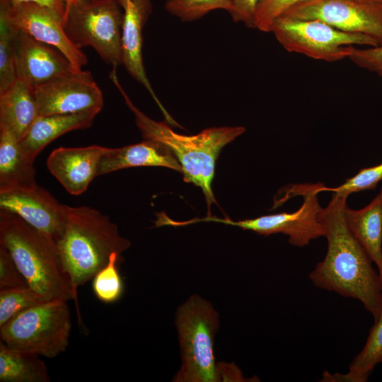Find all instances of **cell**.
Here are the masks:
<instances>
[{
	"label": "cell",
	"instance_id": "d6a6232c",
	"mask_svg": "<svg viewBox=\"0 0 382 382\" xmlns=\"http://www.w3.org/2000/svg\"><path fill=\"white\" fill-rule=\"evenodd\" d=\"M11 1L15 4L34 3L38 4L52 11L62 21L66 12L65 0H11Z\"/></svg>",
	"mask_w": 382,
	"mask_h": 382
},
{
	"label": "cell",
	"instance_id": "52a82bcc",
	"mask_svg": "<svg viewBox=\"0 0 382 382\" xmlns=\"http://www.w3.org/2000/svg\"><path fill=\"white\" fill-rule=\"evenodd\" d=\"M123 11L117 0H79L66 11L65 32L79 48L92 47L112 68L122 64Z\"/></svg>",
	"mask_w": 382,
	"mask_h": 382
},
{
	"label": "cell",
	"instance_id": "2e32d148",
	"mask_svg": "<svg viewBox=\"0 0 382 382\" xmlns=\"http://www.w3.org/2000/svg\"><path fill=\"white\" fill-rule=\"evenodd\" d=\"M123 11L122 65L150 93L167 121L172 117L163 108L149 81L142 58V30L151 12V0H117Z\"/></svg>",
	"mask_w": 382,
	"mask_h": 382
},
{
	"label": "cell",
	"instance_id": "4fadbf2b",
	"mask_svg": "<svg viewBox=\"0 0 382 382\" xmlns=\"http://www.w3.org/2000/svg\"><path fill=\"white\" fill-rule=\"evenodd\" d=\"M11 23L35 40L62 52L76 70L87 64V57L66 35L62 20L45 7L34 3L15 4L0 0Z\"/></svg>",
	"mask_w": 382,
	"mask_h": 382
},
{
	"label": "cell",
	"instance_id": "30bf717a",
	"mask_svg": "<svg viewBox=\"0 0 382 382\" xmlns=\"http://www.w3.org/2000/svg\"><path fill=\"white\" fill-rule=\"evenodd\" d=\"M281 16L318 20L345 32L370 36L382 44V5L368 0H308Z\"/></svg>",
	"mask_w": 382,
	"mask_h": 382
},
{
	"label": "cell",
	"instance_id": "cb8c5ba5",
	"mask_svg": "<svg viewBox=\"0 0 382 382\" xmlns=\"http://www.w3.org/2000/svg\"><path fill=\"white\" fill-rule=\"evenodd\" d=\"M16 28L8 18L0 6V92L16 79L15 61V37Z\"/></svg>",
	"mask_w": 382,
	"mask_h": 382
},
{
	"label": "cell",
	"instance_id": "ffe728a7",
	"mask_svg": "<svg viewBox=\"0 0 382 382\" xmlns=\"http://www.w3.org/2000/svg\"><path fill=\"white\" fill-rule=\"evenodd\" d=\"M348 228L376 265L382 282V187L365 207L354 210L345 207Z\"/></svg>",
	"mask_w": 382,
	"mask_h": 382
},
{
	"label": "cell",
	"instance_id": "6da1fadb",
	"mask_svg": "<svg viewBox=\"0 0 382 382\" xmlns=\"http://www.w3.org/2000/svg\"><path fill=\"white\" fill-rule=\"evenodd\" d=\"M347 198L333 192L328 205L318 214L328 250L309 278L319 288L360 301L376 320L382 308V282L372 260L347 226Z\"/></svg>",
	"mask_w": 382,
	"mask_h": 382
},
{
	"label": "cell",
	"instance_id": "7a4b0ae2",
	"mask_svg": "<svg viewBox=\"0 0 382 382\" xmlns=\"http://www.w3.org/2000/svg\"><path fill=\"white\" fill-rule=\"evenodd\" d=\"M110 78L134 115L143 137L168 146L181 166L184 181L202 189L210 216L211 205L216 203L212 189L216 161L221 149L242 134L245 127H212L190 136L178 134L165 123L149 118L133 104L118 80L116 69H112Z\"/></svg>",
	"mask_w": 382,
	"mask_h": 382
},
{
	"label": "cell",
	"instance_id": "9a60e30c",
	"mask_svg": "<svg viewBox=\"0 0 382 382\" xmlns=\"http://www.w3.org/2000/svg\"><path fill=\"white\" fill-rule=\"evenodd\" d=\"M108 149L98 145L59 147L50 154L47 166L69 193L79 195L98 175L100 163Z\"/></svg>",
	"mask_w": 382,
	"mask_h": 382
},
{
	"label": "cell",
	"instance_id": "8992f818",
	"mask_svg": "<svg viewBox=\"0 0 382 382\" xmlns=\"http://www.w3.org/2000/svg\"><path fill=\"white\" fill-rule=\"evenodd\" d=\"M71 330L66 301H42L0 326V338L10 348L52 359L65 352Z\"/></svg>",
	"mask_w": 382,
	"mask_h": 382
},
{
	"label": "cell",
	"instance_id": "d4e9b609",
	"mask_svg": "<svg viewBox=\"0 0 382 382\" xmlns=\"http://www.w3.org/2000/svg\"><path fill=\"white\" fill-rule=\"evenodd\" d=\"M121 255L114 252L108 263L93 277V290L100 301L111 303L119 300L123 294V282L117 268Z\"/></svg>",
	"mask_w": 382,
	"mask_h": 382
},
{
	"label": "cell",
	"instance_id": "1f68e13d",
	"mask_svg": "<svg viewBox=\"0 0 382 382\" xmlns=\"http://www.w3.org/2000/svg\"><path fill=\"white\" fill-rule=\"evenodd\" d=\"M262 0H232L230 12L235 22H242L248 27L253 28V18L256 8Z\"/></svg>",
	"mask_w": 382,
	"mask_h": 382
},
{
	"label": "cell",
	"instance_id": "7c38bea8",
	"mask_svg": "<svg viewBox=\"0 0 382 382\" xmlns=\"http://www.w3.org/2000/svg\"><path fill=\"white\" fill-rule=\"evenodd\" d=\"M0 211L18 215L56 244L64 233L67 218V205L37 184L0 189Z\"/></svg>",
	"mask_w": 382,
	"mask_h": 382
},
{
	"label": "cell",
	"instance_id": "484cf974",
	"mask_svg": "<svg viewBox=\"0 0 382 382\" xmlns=\"http://www.w3.org/2000/svg\"><path fill=\"white\" fill-rule=\"evenodd\" d=\"M164 8L183 21H193L214 10L222 9L230 13L232 0H167Z\"/></svg>",
	"mask_w": 382,
	"mask_h": 382
},
{
	"label": "cell",
	"instance_id": "44dd1931",
	"mask_svg": "<svg viewBox=\"0 0 382 382\" xmlns=\"http://www.w3.org/2000/svg\"><path fill=\"white\" fill-rule=\"evenodd\" d=\"M33 162L15 134L0 127V189L36 185Z\"/></svg>",
	"mask_w": 382,
	"mask_h": 382
},
{
	"label": "cell",
	"instance_id": "f546056e",
	"mask_svg": "<svg viewBox=\"0 0 382 382\" xmlns=\"http://www.w3.org/2000/svg\"><path fill=\"white\" fill-rule=\"evenodd\" d=\"M8 250L0 245V290L28 287Z\"/></svg>",
	"mask_w": 382,
	"mask_h": 382
},
{
	"label": "cell",
	"instance_id": "4dcf8cb0",
	"mask_svg": "<svg viewBox=\"0 0 382 382\" xmlns=\"http://www.w3.org/2000/svg\"><path fill=\"white\" fill-rule=\"evenodd\" d=\"M348 59L382 78V44L364 48L354 47Z\"/></svg>",
	"mask_w": 382,
	"mask_h": 382
},
{
	"label": "cell",
	"instance_id": "9c48e42d",
	"mask_svg": "<svg viewBox=\"0 0 382 382\" xmlns=\"http://www.w3.org/2000/svg\"><path fill=\"white\" fill-rule=\"evenodd\" d=\"M323 183L301 184L291 186L286 190L285 199L301 195L303 202L301 207L291 213L282 212L262 216L255 219L235 221L230 219L207 216L202 219L187 221L189 224L199 221H213L238 226L265 236L274 233H283L289 236V242L303 247L311 240L324 236V228L318 214L321 210L318 195L322 191L328 190Z\"/></svg>",
	"mask_w": 382,
	"mask_h": 382
},
{
	"label": "cell",
	"instance_id": "ac0fdd59",
	"mask_svg": "<svg viewBox=\"0 0 382 382\" xmlns=\"http://www.w3.org/2000/svg\"><path fill=\"white\" fill-rule=\"evenodd\" d=\"M99 111L38 116L27 134L20 140L25 155L34 161L50 142L65 133L90 127Z\"/></svg>",
	"mask_w": 382,
	"mask_h": 382
},
{
	"label": "cell",
	"instance_id": "5bb4252c",
	"mask_svg": "<svg viewBox=\"0 0 382 382\" xmlns=\"http://www.w3.org/2000/svg\"><path fill=\"white\" fill-rule=\"evenodd\" d=\"M15 61L17 78L33 88L76 70L57 49L18 28L15 37Z\"/></svg>",
	"mask_w": 382,
	"mask_h": 382
},
{
	"label": "cell",
	"instance_id": "8fae6325",
	"mask_svg": "<svg viewBox=\"0 0 382 382\" xmlns=\"http://www.w3.org/2000/svg\"><path fill=\"white\" fill-rule=\"evenodd\" d=\"M38 116L100 111L103 93L88 71L73 70L35 88Z\"/></svg>",
	"mask_w": 382,
	"mask_h": 382
},
{
	"label": "cell",
	"instance_id": "3957f363",
	"mask_svg": "<svg viewBox=\"0 0 382 382\" xmlns=\"http://www.w3.org/2000/svg\"><path fill=\"white\" fill-rule=\"evenodd\" d=\"M0 245L43 301L76 299L53 239L18 215L0 211Z\"/></svg>",
	"mask_w": 382,
	"mask_h": 382
},
{
	"label": "cell",
	"instance_id": "e0dca14e",
	"mask_svg": "<svg viewBox=\"0 0 382 382\" xmlns=\"http://www.w3.org/2000/svg\"><path fill=\"white\" fill-rule=\"evenodd\" d=\"M137 166H162L182 173V168L172 151L153 139L120 148H109L98 168V175Z\"/></svg>",
	"mask_w": 382,
	"mask_h": 382
},
{
	"label": "cell",
	"instance_id": "4316f807",
	"mask_svg": "<svg viewBox=\"0 0 382 382\" xmlns=\"http://www.w3.org/2000/svg\"><path fill=\"white\" fill-rule=\"evenodd\" d=\"M42 301L40 296L29 286L0 290V326Z\"/></svg>",
	"mask_w": 382,
	"mask_h": 382
},
{
	"label": "cell",
	"instance_id": "83f0119b",
	"mask_svg": "<svg viewBox=\"0 0 382 382\" xmlns=\"http://www.w3.org/2000/svg\"><path fill=\"white\" fill-rule=\"evenodd\" d=\"M308 0H262L253 18V28L260 31H271L274 22L292 6Z\"/></svg>",
	"mask_w": 382,
	"mask_h": 382
},
{
	"label": "cell",
	"instance_id": "e575fe53",
	"mask_svg": "<svg viewBox=\"0 0 382 382\" xmlns=\"http://www.w3.org/2000/svg\"><path fill=\"white\" fill-rule=\"evenodd\" d=\"M368 1L382 5V0H368Z\"/></svg>",
	"mask_w": 382,
	"mask_h": 382
},
{
	"label": "cell",
	"instance_id": "ba28073f",
	"mask_svg": "<svg viewBox=\"0 0 382 382\" xmlns=\"http://www.w3.org/2000/svg\"><path fill=\"white\" fill-rule=\"evenodd\" d=\"M270 32L286 51L328 62L348 59L354 47L379 45L370 36L345 32L313 19L280 16Z\"/></svg>",
	"mask_w": 382,
	"mask_h": 382
},
{
	"label": "cell",
	"instance_id": "d6986e66",
	"mask_svg": "<svg viewBox=\"0 0 382 382\" xmlns=\"http://www.w3.org/2000/svg\"><path fill=\"white\" fill-rule=\"evenodd\" d=\"M38 117L35 88L17 78L0 92V127L21 140Z\"/></svg>",
	"mask_w": 382,
	"mask_h": 382
},
{
	"label": "cell",
	"instance_id": "7402d4cb",
	"mask_svg": "<svg viewBox=\"0 0 382 382\" xmlns=\"http://www.w3.org/2000/svg\"><path fill=\"white\" fill-rule=\"evenodd\" d=\"M39 356L10 348L0 341V381L50 382L48 369Z\"/></svg>",
	"mask_w": 382,
	"mask_h": 382
},
{
	"label": "cell",
	"instance_id": "836d02e7",
	"mask_svg": "<svg viewBox=\"0 0 382 382\" xmlns=\"http://www.w3.org/2000/svg\"><path fill=\"white\" fill-rule=\"evenodd\" d=\"M65 1H66V11L71 5H73L74 4H75L79 0H65Z\"/></svg>",
	"mask_w": 382,
	"mask_h": 382
},
{
	"label": "cell",
	"instance_id": "5b68a950",
	"mask_svg": "<svg viewBox=\"0 0 382 382\" xmlns=\"http://www.w3.org/2000/svg\"><path fill=\"white\" fill-rule=\"evenodd\" d=\"M219 316L212 304L197 295L190 297L177 311L176 325L183 364L174 381L215 382L222 379L214 352Z\"/></svg>",
	"mask_w": 382,
	"mask_h": 382
},
{
	"label": "cell",
	"instance_id": "f1b7e54d",
	"mask_svg": "<svg viewBox=\"0 0 382 382\" xmlns=\"http://www.w3.org/2000/svg\"><path fill=\"white\" fill-rule=\"evenodd\" d=\"M381 180L382 163L375 166L360 169L355 175L346 179L344 183L336 187L329 188L328 190L347 197L354 192L374 189Z\"/></svg>",
	"mask_w": 382,
	"mask_h": 382
},
{
	"label": "cell",
	"instance_id": "603a6c76",
	"mask_svg": "<svg viewBox=\"0 0 382 382\" xmlns=\"http://www.w3.org/2000/svg\"><path fill=\"white\" fill-rule=\"evenodd\" d=\"M382 362V308L361 351L354 357L347 373L349 382L366 381L376 365Z\"/></svg>",
	"mask_w": 382,
	"mask_h": 382
},
{
	"label": "cell",
	"instance_id": "277c9868",
	"mask_svg": "<svg viewBox=\"0 0 382 382\" xmlns=\"http://www.w3.org/2000/svg\"><path fill=\"white\" fill-rule=\"evenodd\" d=\"M130 242L117 226L100 211L88 206H67L64 233L57 242L58 254L74 290L93 278L110 255L127 250Z\"/></svg>",
	"mask_w": 382,
	"mask_h": 382
}]
</instances>
